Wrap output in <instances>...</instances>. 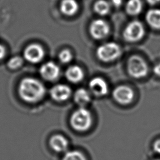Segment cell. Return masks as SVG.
I'll use <instances>...</instances> for the list:
<instances>
[{
  "label": "cell",
  "mask_w": 160,
  "mask_h": 160,
  "mask_svg": "<svg viewBox=\"0 0 160 160\" xmlns=\"http://www.w3.org/2000/svg\"><path fill=\"white\" fill-rule=\"evenodd\" d=\"M18 92L21 98L24 101L36 102L44 97L46 88L39 80L33 78H26L20 82Z\"/></svg>",
  "instance_id": "6da1fadb"
},
{
  "label": "cell",
  "mask_w": 160,
  "mask_h": 160,
  "mask_svg": "<svg viewBox=\"0 0 160 160\" xmlns=\"http://www.w3.org/2000/svg\"><path fill=\"white\" fill-rule=\"evenodd\" d=\"M92 120L91 112L84 107H80L71 114L70 124L75 131L84 132L90 128Z\"/></svg>",
  "instance_id": "7a4b0ae2"
},
{
  "label": "cell",
  "mask_w": 160,
  "mask_h": 160,
  "mask_svg": "<svg viewBox=\"0 0 160 160\" xmlns=\"http://www.w3.org/2000/svg\"><path fill=\"white\" fill-rule=\"evenodd\" d=\"M120 46L114 42H108L100 45L96 50L98 58L104 62H109L117 59L121 54Z\"/></svg>",
  "instance_id": "3957f363"
},
{
  "label": "cell",
  "mask_w": 160,
  "mask_h": 160,
  "mask_svg": "<svg viewBox=\"0 0 160 160\" xmlns=\"http://www.w3.org/2000/svg\"><path fill=\"white\" fill-rule=\"evenodd\" d=\"M127 70L131 77L141 78L147 75L148 66L144 59L139 56L133 55L128 59Z\"/></svg>",
  "instance_id": "277c9868"
},
{
  "label": "cell",
  "mask_w": 160,
  "mask_h": 160,
  "mask_svg": "<svg viewBox=\"0 0 160 160\" xmlns=\"http://www.w3.org/2000/svg\"><path fill=\"white\" fill-rule=\"evenodd\" d=\"M145 34V29L142 22L134 20L129 22L124 29L122 36L128 42H134L140 41Z\"/></svg>",
  "instance_id": "5b68a950"
},
{
  "label": "cell",
  "mask_w": 160,
  "mask_h": 160,
  "mask_svg": "<svg viewBox=\"0 0 160 160\" xmlns=\"http://www.w3.org/2000/svg\"><path fill=\"white\" fill-rule=\"evenodd\" d=\"M89 31L94 39L99 40L106 38L109 34L110 27L106 21L102 19H96L91 22Z\"/></svg>",
  "instance_id": "8992f818"
},
{
  "label": "cell",
  "mask_w": 160,
  "mask_h": 160,
  "mask_svg": "<svg viewBox=\"0 0 160 160\" xmlns=\"http://www.w3.org/2000/svg\"><path fill=\"white\" fill-rule=\"evenodd\" d=\"M112 96L116 101L123 105L131 103L134 97V92L129 86L122 85L116 87L112 91Z\"/></svg>",
  "instance_id": "52a82bcc"
},
{
  "label": "cell",
  "mask_w": 160,
  "mask_h": 160,
  "mask_svg": "<svg viewBox=\"0 0 160 160\" xmlns=\"http://www.w3.org/2000/svg\"><path fill=\"white\" fill-rule=\"evenodd\" d=\"M23 56L25 59L29 62L37 63L43 59L44 51L41 46L33 43L28 45L24 49Z\"/></svg>",
  "instance_id": "ba28073f"
},
{
  "label": "cell",
  "mask_w": 160,
  "mask_h": 160,
  "mask_svg": "<svg viewBox=\"0 0 160 160\" xmlns=\"http://www.w3.org/2000/svg\"><path fill=\"white\" fill-rule=\"evenodd\" d=\"M90 92L94 95L99 97L106 95L109 91L106 81L101 77H94L89 82Z\"/></svg>",
  "instance_id": "9c48e42d"
},
{
  "label": "cell",
  "mask_w": 160,
  "mask_h": 160,
  "mask_svg": "<svg viewBox=\"0 0 160 160\" xmlns=\"http://www.w3.org/2000/svg\"><path fill=\"white\" fill-rule=\"evenodd\" d=\"M40 74L48 81H54L60 75L59 67L52 61H48L43 64L40 68Z\"/></svg>",
  "instance_id": "30bf717a"
},
{
  "label": "cell",
  "mask_w": 160,
  "mask_h": 160,
  "mask_svg": "<svg viewBox=\"0 0 160 160\" xmlns=\"http://www.w3.org/2000/svg\"><path fill=\"white\" fill-rule=\"evenodd\" d=\"M50 94L51 98L58 102H63L69 98L71 95V88L63 84H59L54 86L51 91Z\"/></svg>",
  "instance_id": "8fae6325"
},
{
  "label": "cell",
  "mask_w": 160,
  "mask_h": 160,
  "mask_svg": "<svg viewBox=\"0 0 160 160\" xmlns=\"http://www.w3.org/2000/svg\"><path fill=\"white\" fill-rule=\"evenodd\" d=\"M59 9L62 14L66 16L74 15L79 9V4L76 0H61Z\"/></svg>",
  "instance_id": "7c38bea8"
},
{
  "label": "cell",
  "mask_w": 160,
  "mask_h": 160,
  "mask_svg": "<svg viewBox=\"0 0 160 160\" xmlns=\"http://www.w3.org/2000/svg\"><path fill=\"white\" fill-rule=\"evenodd\" d=\"M51 148L55 151L61 152L66 151L68 147V141L66 138L60 134L52 136L49 140Z\"/></svg>",
  "instance_id": "4fadbf2b"
},
{
  "label": "cell",
  "mask_w": 160,
  "mask_h": 160,
  "mask_svg": "<svg viewBox=\"0 0 160 160\" xmlns=\"http://www.w3.org/2000/svg\"><path fill=\"white\" fill-rule=\"evenodd\" d=\"M66 78L72 83H78L84 78L82 69L78 66L73 65L69 66L65 72Z\"/></svg>",
  "instance_id": "5bb4252c"
},
{
  "label": "cell",
  "mask_w": 160,
  "mask_h": 160,
  "mask_svg": "<svg viewBox=\"0 0 160 160\" xmlns=\"http://www.w3.org/2000/svg\"><path fill=\"white\" fill-rule=\"evenodd\" d=\"M148 24L154 29L160 30V9H151L146 14Z\"/></svg>",
  "instance_id": "9a60e30c"
},
{
  "label": "cell",
  "mask_w": 160,
  "mask_h": 160,
  "mask_svg": "<svg viewBox=\"0 0 160 160\" xmlns=\"http://www.w3.org/2000/svg\"><path fill=\"white\" fill-rule=\"evenodd\" d=\"M74 100L80 107H84L91 100L90 93L84 88H79L74 94Z\"/></svg>",
  "instance_id": "2e32d148"
},
{
  "label": "cell",
  "mask_w": 160,
  "mask_h": 160,
  "mask_svg": "<svg viewBox=\"0 0 160 160\" xmlns=\"http://www.w3.org/2000/svg\"><path fill=\"white\" fill-rule=\"evenodd\" d=\"M142 9L141 0H128L126 4V11L131 16L139 14Z\"/></svg>",
  "instance_id": "e0dca14e"
},
{
  "label": "cell",
  "mask_w": 160,
  "mask_h": 160,
  "mask_svg": "<svg viewBox=\"0 0 160 160\" xmlns=\"http://www.w3.org/2000/svg\"><path fill=\"white\" fill-rule=\"evenodd\" d=\"M111 9L109 2L105 0H98L93 5V9L94 12L99 16L107 15Z\"/></svg>",
  "instance_id": "ac0fdd59"
},
{
  "label": "cell",
  "mask_w": 160,
  "mask_h": 160,
  "mask_svg": "<svg viewBox=\"0 0 160 160\" xmlns=\"http://www.w3.org/2000/svg\"><path fill=\"white\" fill-rule=\"evenodd\" d=\"M62 160H86V158L80 151H70L64 154Z\"/></svg>",
  "instance_id": "d6986e66"
},
{
  "label": "cell",
  "mask_w": 160,
  "mask_h": 160,
  "mask_svg": "<svg viewBox=\"0 0 160 160\" xmlns=\"http://www.w3.org/2000/svg\"><path fill=\"white\" fill-rule=\"evenodd\" d=\"M59 59L63 64L69 63L72 59L71 52L68 49H64L59 54Z\"/></svg>",
  "instance_id": "ffe728a7"
},
{
  "label": "cell",
  "mask_w": 160,
  "mask_h": 160,
  "mask_svg": "<svg viewBox=\"0 0 160 160\" xmlns=\"http://www.w3.org/2000/svg\"><path fill=\"white\" fill-rule=\"evenodd\" d=\"M22 59L19 56H14L9 59L8 62V66L9 68L15 69L19 68L22 64Z\"/></svg>",
  "instance_id": "44dd1931"
},
{
  "label": "cell",
  "mask_w": 160,
  "mask_h": 160,
  "mask_svg": "<svg viewBox=\"0 0 160 160\" xmlns=\"http://www.w3.org/2000/svg\"><path fill=\"white\" fill-rule=\"evenodd\" d=\"M153 149L155 152L160 154V139H157L153 144Z\"/></svg>",
  "instance_id": "7402d4cb"
},
{
  "label": "cell",
  "mask_w": 160,
  "mask_h": 160,
  "mask_svg": "<svg viewBox=\"0 0 160 160\" xmlns=\"http://www.w3.org/2000/svg\"><path fill=\"white\" fill-rule=\"evenodd\" d=\"M153 72L157 76L160 77V62H158L154 66Z\"/></svg>",
  "instance_id": "603a6c76"
},
{
  "label": "cell",
  "mask_w": 160,
  "mask_h": 160,
  "mask_svg": "<svg viewBox=\"0 0 160 160\" xmlns=\"http://www.w3.org/2000/svg\"><path fill=\"white\" fill-rule=\"evenodd\" d=\"M111 4L115 8H119L122 4V0H111Z\"/></svg>",
  "instance_id": "cb8c5ba5"
},
{
  "label": "cell",
  "mask_w": 160,
  "mask_h": 160,
  "mask_svg": "<svg viewBox=\"0 0 160 160\" xmlns=\"http://www.w3.org/2000/svg\"><path fill=\"white\" fill-rule=\"evenodd\" d=\"M5 54H6L5 48L2 45L0 44V59H2L4 57Z\"/></svg>",
  "instance_id": "d4e9b609"
},
{
  "label": "cell",
  "mask_w": 160,
  "mask_h": 160,
  "mask_svg": "<svg viewBox=\"0 0 160 160\" xmlns=\"http://www.w3.org/2000/svg\"><path fill=\"white\" fill-rule=\"evenodd\" d=\"M147 2L151 5H155L160 2V0H146Z\"/></svg>",
  "instance_id": "484cf974"
},
{
  "label": "cell",
  "mask_w": 160,
  "mask_h": 160,
  "mask_svg": "<svg viewBox=\"0 0 160 160\" xmlns=\"http://www.w3.org/2000/svg\"><path fill=\"white\" fill-rule=\"evenodd\" d=\"M155 160H160V159H155Z\"/></svg>",
  "instance_id": "4316f807"
}]
</instances>
